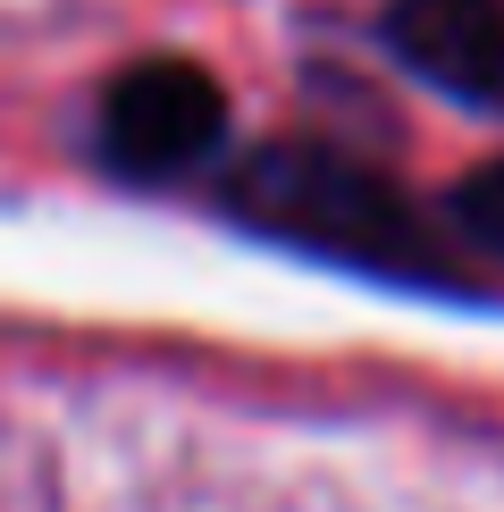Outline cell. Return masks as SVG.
<instances>
[{
  "label": "cell",
  "mask_w": 504,
  "mask_h": 512,
  "mask_svg": "<svg viewBox=\"0 0 504 512\" xmlns=\"http://www.w3.org/2000/svg\"><path fill=\"white\" fill-rule=\"evenodd\" d=\"M244 227L278 244H303L320 261L395 277V286H454V261L420 227V210L395 194L387 177H370L362 160L320 152V143H261L236 177H227Z\"/></svg>",
  "instance_id": "1"
},
{
  "label": "cell",
  "mask_w": 504,
  "mask_h": 512,
  "mask_svg": "<svg viewBox=\"0 0 504 512\" xmlns=\"http://www.w3.org/2000/svg\"><path fill=\"white\" fill-rule=\"evenodd\" d=\"M227 135V93L194 59H135L101 93V152L126 177H185L219 152Z\"/></svg>",
  "instance_id": "2"
},
{
  "label": "cell",
  "mask_w": 504,
  "mask_h": 512,
  "mask_svg": "<svg viewBox=\"0 0 504 512\" xmlns=\"http://www.w3.org/2000/svg\"><path fill=\"white\" fill-rule=\"evenodd\" d=\"M387 51L437 93L504 110V0H387Z\"/></svg>",
  "instance_id": "3"
},
{
  "label": "cell",
  "mask_w": 504,
  "mask_h": 512,
  "mask_svg": "<svg viewBox=\"0 0 504 512\" xmlns=\"http://www.w3.org/2000/svg\"><path fill=\"white\" fill-rule=\"evenodd\" d=\"M454 227L488 252V261H504V160L471 168V177L454 185Z\"/></svg>",
  "instance_id": "4"
}]
</instances>
